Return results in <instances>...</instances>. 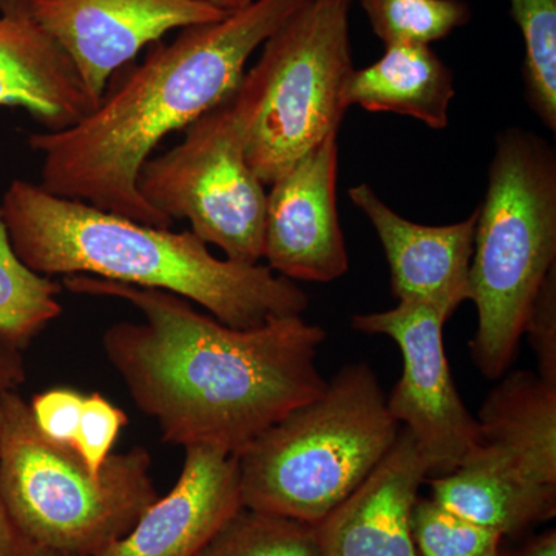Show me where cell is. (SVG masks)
Returning a JSON list of instances; mask_svg holds the SVG:
<instances>
[{"instance_id":"1","label":"cell","mask_w":556,"mask_h":556,"mask_svg":"<svg viewBox=\"0 0 556 556\" xmlns=\"http://www.w3.org/2000/svg\"><path fill=\"white\" fill-rule=\"evenodd\" d=\"M73 294L129 302L144 321H119L102 336L135 405L169 444L239 455L292 409L320 396L317 367L328 332L303 316L254 329L230 328L174 292L67 276Z\"/></svg>"},{"instance_id":"2","label":"cell","mask_w":556,"mask_h":556,"mask_svg":"<svg viewBox=\"0 0 556 556\" xmlns=\"http://www.w3.org/2000/svg\"><path fill=\"white\" fill-rule=\"evenodd\" d=\"M306 2L255 0L222 21L182 28L170 43H153L86 118L28 138L42 155L39 185L62 199L169 229L174 222L139 193L142 164L172 131L228 101L252 53Z\"/></svg>"},{"instance_id":"3","label":"cell","mask_w":556,"mask_h":556,"mask_svg":"<svg viewBox=\"0 0 556 556\" xmlns=\"http://www.w3.org/2000/svg\"><path fill=\"white\" fill-rule=\"evenodd\" d=\"M0 207L17 257L40 276L163 289L237 329L303 316L309 306L295 281L260 263L214 257L192 230L141 225L24 179L11 181Z\"/></svg>"},{"instance_id":"4","label":"cell","mask_w":556,"mask_h":556,"mask_svg":"<svg viewBox=\"0 0 556 556\" xmlns=\"http://www.w3.org/2000/svg\"><path fill=\"white\" fill-rule=\"evenodd\" d=\"M399 431L375 369L348 364L236 455L244 507L316 526L382 463Z\"/></svg>"},{"instance_id":"5","label":"cell","mask_w":556,"mask_h":556,"mask_svg":"<svg viewBox=\"0 0 556 556\" xmlns=\"http://www.w3.org/2000/svg\"><path fill=\"white\" fill-rule=\"evenodd\" d=\"M556 268V155L529 130L496 137L485 199L478 206L470 300L478 327L470 353L486 379H501L517 357L527 316Z\"/></svg>"},{"instance_id":"6","label":"cell","mask_w":556,"mask_h":556,"mask_svg":"<svg viewBox=\"0 0 556 556\" xmlns=\"http://www.w3.org/2000/svg\"><path fill=\"white\" fill-rule=\"evenodd\" d=\"M0 486L13 521L35 547L97 556L159 500L148 450L110 455L93 473L75 448L40 433L16 390L0 391Z\"/></svg>"},{"instance_id":"7","label":"cell","mask_w":556,"mask_h":556,"mask_svg":"<svg viewBox=\"0 0 556 556\" xmlns=\"http://www.w3.org/2000/svg\"><path fill=\"white\" fill-rule=\"evenodd\" d=\"M351 3L308 0L263 43L233 93L247 124L249 166L265 186L342 126L353 73Z\"/></svg>"},{"instance_id":"8","label":"cell","mask_w":556,"mask_h":556,"mask_svg":"<svg viewBox=\"0 0 556 556\" xmlns=\"http://www.w3.org/2000/svg\"><path fill=\"white\" fill-rule=\"evenodd\" d=\"M185 139L142 164V199L233 262L257 265L265 243L266 186L249 166L247 124L236 98L185 129Z\"/></svg>"},{"instance_id":"9","label":"cell","mask_w":556,"mask_h":556,"mask_svg":"<svg viewBox=\"0 0 556 556\" xmlns=\"http://www.w3.org/2000/svg\"><path fill=\"white\" fill-rule=\"evenodd\" d=\"M445 324L437 309L412 302L351 318L356 331L387 336L401 350L404 367L387 407L426 456L430 478L455 471L479 444L478 420L457 393L445 356Z\"/></svg>"},{"instance_id":"10","label":"cell","mask_w":556,"mask_h":556,"mask_svg":"<svg viewBox=\"0 0 556 556\" xmlns=\"http://www.w3.org/2000/svg\"><path fill=\"white\" fill-rule=\"evenodd\" d=\"M0 11L28 17L56 40L97 105L113 73L166 33L228 16L203 0H0Z\"/></svg>"},{"instance_id":"11","label":"cell","mask_w":556,"mask_h":556,"mask_svg":"<svg viewBox=\"0 0 556 556\" xmlns=\"http://www.w3.org/2000/svg\"><path fill=\"white\" fill-rule=\"evenodd\" d=\"M339 131L278 177L266 195L263 258L292 281L331 283L350 268L338 214Z\"/></svg>"},{"instance_id":"12","label":"cell","mask_w":556,"mask_h":556,"mask_svg":"<svg viewBox=\"0 0 556 556\" xmlns=\"http://www.w3.org/2000/svg\"><path fill=\"white\" fill-rule=\"evenodd\" d=\"M348 197L378 233L397 302L424 303L448 321L470 300L478 207L455 225L424 226L401 217L365 182L348 190Z\"/></svg>"},{"instance_id":"13","label":"cell","mask_w":556,"mask_h":556,"mask_svg":"<svg viewBox=\"0 0 556 556\" xmlns=\"http://www.w3.org/2000/svg\"><path fill=\"white\" fill-rule=\"evenodd\" d=\"M185 450L174 489L97 556H197L244 507L236 455L206 445Z\"/></svg>"},{"instance_id":"14","label":"cell","mask_w":556,"mask_h":556,"mask_svg":"<svg viewBox=\"0 0 556 556\" xmlns=\"http://www.w3.org/2000/svg\"><path fill=\"white\" fill-rule=\"evenodd\" d=\"M430 466L404 427L382 463L316 529L321 556H419L412 518Z\"/></svg>"},{"instance_id":"15","label":"cell","mask_w":556,"mask_h":556,"mask_svg":"<svg viewBox=\"0 0 556 556\" xmlns=\"http://www.w3.org/2000/svg\"><path fill=\"white\" fill-rule=\"evenodd\" d=\"M0 108L24 109L47 131L68 129L97 109L56 40L13 11H0Z\"/></svg>"},{"instance_id":"16","label":"cell","mask_w":556,"mask_h":556,"mask_svg":"<svg viewBox=\"0 0 556 556\" xmlns=\"http://www.w3.org/2000/svg\"><path fill=\"white\" fill-rule=\"evenodd\" d=\"M484 455L525 477L556 485V386L538 372H506L478 416Z\"/></svg>"},{"instance_id":"17","label":"cell","mask_w":556,"mask_h":556,"mask_svg":"<svg viewBox=\"0 0 556 556\" xmlns=\"http://www.w3.org/2000/svg\"><path fill=\"white\" fill-rule=\"evenodd\" d=\"M426 482L442 507L503 536L556 515V485L533 481L477 448L452 473Z\"/></svg>"},{"instance_id":"18","label":"cell","mask_w":556,"mask_h":556,"mask_svg":"<svg viewBox=\"0 0 556 556\" xmlns=\"http://www.w3.org/2000/svg\"><path fill=\"white\" fill-rule=\"evenodd\" d=\"M455 93L452 70L430 46L393 43L375 64L353 70L342 104L345 110L358 105L367 112L409 116L441 130L448 126Z\"/></svg>"},{"instance_id":"19","label":"cell","mask_w":556,"mask_h":556,"mask_svg":"<svg viewBox=\"0 0 556 556\" xmlns=\"http://www.w3.org/2000/svg\"><path fill=\"white\" fill-rule=\"evenodd\" d=\"M62 285L28 268L11 244L0 207V342L25 350L60 317Z\"/></svg>"},{"instance_id":"20","label":"cell","mask_w":556,"mask_h":556,"mask_svg":"<svg viewBox=\"0 0 556 556\" xmlns=\"http://www.w3.org/2000/svg\"><path fill=\"white\" fill-rule=\"evenodd\" d=\"M197 556H321L314 526L243 507Z\"/></svg>"},{"instance_id":"21","label":"cell","mask_w":556,"mask_h":556,"mask_svg":"<svg viewBox=\"0 0 556 556\" xmlns=\"http://www.w3.org/2000/svg\"><path fill=\"white\" fill-rule=\"evenodd\" d=\"M525 40L526 100L548 130H556V0H510Z\"/></svg>"},{"instance_id":"22","label":"cell","mask_w":556,"mask_h":556,"mask_svg":"<svg viewBox=\"0 0 556 556\" xmlns=\"http://www.w3.org/2000/svg\"><path fill=\"white\" fill-rule=\"evenodd\" d=\"M372 31L386 46H430L471 17L464 0H361Z\"/></svg>"},{"instance_id":"23","label":"cell","mask_w":556,"mask_h":556,"mask_svg":"<svg viewBox=\"0 0 556 556\" xmlns=\"http://www.w3.org/2000/svg\"><path fill=\"white\" fill-rule=\"evenodd\" d=\"M412 530L419 556H503V535L457 517L433 497L417 500Z\"/></svg>"},{"instance_id":"24","label":"cell","mask_w":556,"mask_h":556,"mask_svg":"<svg viewBox=\"0 0 556 556\" xmlns=\"http://www.w3.org/2000/svg\"><path fill=\"white\" fill-rule=\"evenodd\" d=\"M129 424V417L123 409L100 393L86 394L80 412L78 433L73 448L93 473H100L119 431Z\"/></svg>"},{"instance_id":"25","label":"cell","mask_w":556,"mask_h":556,"mask_svg":"<svg viewBox=\"0 0 556 556\" xmlns=\"http://www.w3.org/2000/svg\"><path fill=\"white\" fill-rule=\"evenodd\" d=\"M522 334L535 353L538 375L556 386V268L544 278Z\"/></svg>"},{"instance_id":"26","label":"cell","mask_w":556,"mask_h":556,"mask_svg":"<svg viewBox=\"0 0 556 556\" xmlns=\"http://www.w3.org/2000/svg\"><path fill=\"white\" fill-rule=\"evenodd\" d=\"M86 394L73 388H51L33 397L30 409L36 427L49 441L73 448Z\"/></svg>"},{"instance_id":"27","label":"cell","mask_w":556,"mask_h":556,"mask_svg":"<svg viewBox=\"0 0 556 556\" xmlns=\"http://www.w3.org/2000/svg\"><path fill=\"white\" fill-rule=\"evenodd\" d=\"M0 430H2V408H0ZM33 544L21 532L11 518L0 486V556H30Z\"/></svg>"},{"instance_id":"28","label":"cell","mask_w":556,"mask_h":556,"mask_svg":"<svg viewBox=\"0 0 556 556\" xmlns=\"http://www.w3.org/2000/svg\"><path fill=\"white\" fill-rule=\"evenodd\" d=\"M24 380L25 367L21 351L0 342V391L16 390Z\"/></svg>"},{"instance_id":"29","label":"cell","mask_w":556,"mask_h":556,"mask_svg":"<svg viewBox=\"0 0 556 556\" xmlns=\"http://www.w3.org/2000/svg\"><path fill=\"white\" fill-rule=\"evenodd\" d=\"M508 556H556L555 529L547 530V532L532 538V540L519 548V551Z\"/></svg>"},{"instance_id":"30","label":"cell","mask_w":556,"mask_h":556,"mask_svg":"<svg viewBox=\"0 0 556 556\" xmlns=\"http://www.w3.org/2000/svg\"><path fill=\"white\" fill-rule=\"evenodd\" d=\"M203 2L215 7V9L223 11V13L230 14L247 9V7L252 5L255 0H203Z\"/></svg>"},{"instance_id":"31","label":"cell","mask_w":556,"mask_h":556,"mask_svg":"<svg viewBox=\"0 0 556 556\" xmlns=\"http://www.w3.org/2000/svg\"><path fill=\"white\" fill-rule=\"evenodd\" d=\"M30 556H75L70 554H62V552L50 551V548L35 547Z\"/></svg>"},{"instance_id":"32","label":"cell","mask_w":556,"mask_h":556,"mask_svg":"<svg viewBox=\"0 0 556 556\" xmlns=\"http://www.w3.org/2000/svg\"><path fill=\"white\" fill-rule=\"evenodd\" d=\"M345 2H348V3H353V0H345Z\"/></svg>"}]
</instances>
